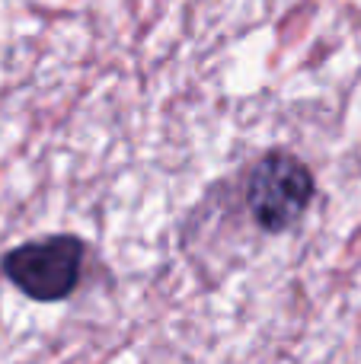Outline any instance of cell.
<instances>
[{
  "mask_svg": "<svg viewBox=\"0 0 361 364\" xmlns=\"http://www.w3.org/2000/svg\"><path fill=\"white\" fill-rule=\"evenodd\" d=\"M313 198V176L294 154L269 151L247 179V205L266 233H281L301 220Z\"/></svg>",
  "mask_w": 361,
  "mask_h": 364,
  "instance_id": "cell-1",
  "label": "cell"
},
{
  "mask_svg": "<svg viewBox=\"0 0 361 364\" xmlns=\"http://www.w3.org/2000/svg\"><path fill=\"white\" fill-rule=\"evenodd\" d=\"M83 243L70 233L23 243L4 256V275L32 301H64L80 282Z\"/></svg>",
  "mask_w": 361,
  "mask_h": 364,
  "instance_id": "cell-2",
  "label": "cell"
}]
</instances>
